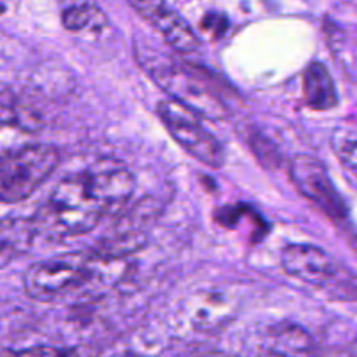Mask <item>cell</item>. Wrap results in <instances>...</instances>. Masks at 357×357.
<instances>
[{
  "mask_svg": "<svg viewBox=\"0 0 357 357\" xmlns=\"http://www.w3.org/2000/svg\"><path fill=\"white\" fill-rule=\"evenodd\" d=\"M59 164L52 145H26L0 155V202L16 204L30 197Z\"/></svg>",
  "mask_w": 357,
  "mask_h": 357,
  "instance_id": "277c9868",
  "label": "cell"
},
{
  "mask_svg": "<svg viewBox=\"0 0 357 357\" xmlns=\"http://www.w3.org/2000/svg\"><path fill=\"white\" fill-rule=\"evenodd\" d=\"M157 115L173 136L174 142L183 146L194 159L209 167H222L223 149L218 139L197 121L192 110L173 100H164L157 105Z\"/></svg>",
  "mask_w": 357,
  "mask_h": 357,
  "instance_id": "8992f818",
  "label": "cell"
},
{
  "mask_svg": "<svg viewBox=\"0 0 357 357\" xmlns=\"http://www.w3.org/2000/svg\"><path fill=\"white\" fill-rule=\"evenodd\" d=\"M100 10L91 6L70 7L63 13V24L70 31H84L87 28H96L98 20H101Z\"/></svg>",
  "mask_w": 357,
  "mask_h": 357,
  "instance_id": "7c38bea8",
  "label": "cell"
},
{
  "mask_svg": "<svg viewBox=\"0 0 357 357\" xmlns=\"http://www.w3.org/2000/svg\"><path fill=\"white\" fill-rule=\"evenodd\" d=\"M303 93L305 101L314 110H331L338 105L337 87L326 66L312 63L303 73Z\"/></svg>",
  "mask_w": 357,
  "mask_h": 357,
  "instance_id": "30bf717a",
  "label": "cell"
},
{
  "mask_svg": "<svg viewBox=\"0 0 357 357\" xmlns=\"http://www.w3.org/2000/svg\"><path fill=\"white\" fill-rule=\"evenodd\" d=\"M136 14L143 17L171 49L181 54H190L199 49V38L187 21L166 0H128Z\"/></svg>",
  "mask_w": 357,
  "mask_h": 357,
  "instance_id": "ba28073f",
  "label": "cell"
},
{
  "mask_svg": "<svg viewBox=\"0 0 357 357\" xmlns=\"http://www.w3.org/2000/svg\"><path fill=\"white\" fill-rule=\"evenodd\" d=\"M281 265L286 274L323 289L331 298L357 300V274L323 248L289 244L282 250Z\"/></svg>",
  "mask_w": 357,
  "mask_h": 357,
  "instance_id": "3957f363",
  "label": "cell"
},
{
  "mask_svg": "<svg viewBox=\"0 0 357 357\" xmlns=\"http://www.w3.org/2000/svg\"><path fill=\"white\" fill-rule=\"evenodd\" d=\"M96 258L94 251H77L38 261L24 272V291L37 302H54L89 281Z\"/></svg>",
  "mask_w": 357,
  "mask_h": 357,
  "instance_id": "5b68a950",
  "label": "cell"
},
{
  "mask_svg": "<svg viewBox=\"0 0 357 357\" xmlns=\"http://www.w3.org/2000/svg\"><path fill=\"white\" fill-rule=\"evenodd\" d=\"M0 357H75L73 351L59 347H47V345H38L30 349H0Z\"/></svg>",
  "mask_w": 357,
  "mask_h": 357,
  "instance_id": "5bb4252c",
  "label": "cell"
},
{
  "mask_svg": "<svg viewBox=\"0 0 357 357\" xmlns=\"http://www.w3.org/2000/svg\"><path fill=\"white\" fill-rule=\"evenodd\" d=\"M37 236L33 218H0V268L30 250Z\"/></svg>",
  "mask_w": 357,
  "mask_h": 357,
  "instance_id": "9c48e42d",
  "label": "cell"
},
{
  "mask_svg": "<svg viewBox=\"0 0 357 357\" xmlns=\"http://www.w3.org/2000/svg\"><path fill=\"white\" fill-rule=\"evenodd\" d=\"M289 174L296 190L317 206L331 220L347 218L344 199L335 188L323 164L310 155H295L289 164Z\"/></svg>",
  "mask_w": 357,
  "mask_h": 357,
  "instance_id": "52a82bcc",
  "label": "cell"
},
{
  "mask_svg": "<svg viewBox=\"0 0 357 357\" xmlns=\"http://www.w3.org/2000/svg\"><path fill=\"white\" fill-rule=\"evenodd\" d=\"M135 192L131 171L112 157L56 183L33 222L37 236L65 239L93 230L105 216L124 209Z\"/></svg>",
  "mask_w": 357,
  "mask_h": 357,
  "instance_id": "6da1fadb",
  "label": "cell"
},
{
  "mask_svg": "<svg viewBox=\"0 0 357 357\" xmlns=\"http://www.w3.org/2000/svg\"><path fill=\"white\" fill-rule=\"evenodd\" d=\"M331 146L338 159L357 173V128L344 126L335 129L331 135Z\"/></svg>",
  "mask_w": 357,
  "mask_h": 357,
  "instance_id": "8fae6325",
  "label": "cell"
},
{
  "mask_svg": "<svg viewBox=\"0 0 357 357\" xmlns=\"http://www.w3.org/2000/svg\"><path fill=\"white\" fill-rule=\"evenodd\" d=\"M202 357H239V356H232V354H223V352H211V354H206Z\"/></svg>",
  "mask_w": 357,
  "mask_h": 357,
  "instance_id": "9a60e30c",
  "label": "cell"
},
{
  "mask_svg": "<svg viewBox=\"0 0 357 357\" xmlns=\"http://www.w3.org/2000/svg\"><path fill=\"white\" fill-rule=\"evenodd\" d=\"M136 59L150 79L169 94L173 101L187 107L199 117L222 121L229 115L227 105L220 100L216 91L190 66L164 54L155 45H136Z\"/></svg>",
  "mask_w": 357,
  "mask_h": 357,
  "instance_id": "7a4b0ae2",
  "label": "cell"
},
{
  "mask_svg": "<svg viewBox=\"0 0 357 357\" xmlns=\"http://www.w3.org/2000/svg\"><path fill=\"white\" fill-rule=\"evenodd\" d=\"M28 115L21 110L13 94L0 93V124L2 126H23Z\"/></svg>",
  "mask_w": 357,
  "mask_h": 357,
  "instance_id": "4fadbf2b",
  "label": "cell"
}]
</instances>
